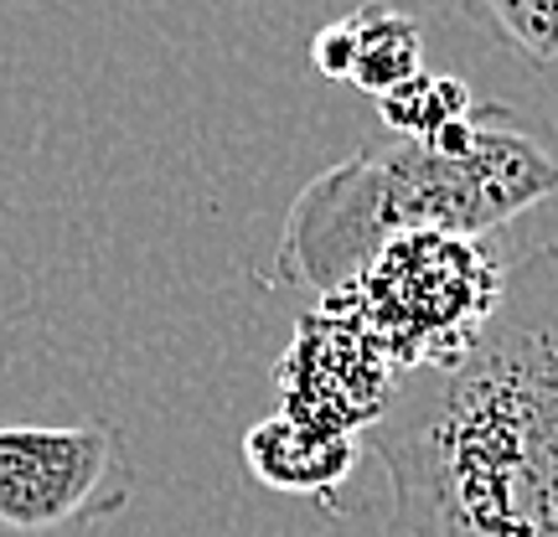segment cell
<instances>
[{"label": "cell", "mask_w": 558, "mask_h": 537, "mask_svg": "<svg viewBox=\"0 0 558 537\" xmlns=\"http://www.w3.org/2000/svg\"><path fill=\"white\" fill-rule=\"evenodd\" d=\"M275 373L279 414L362 439L378 429L403 388V378L373 346V337L326 305L295 320V337H290Z\"/></svg>", "instance_id": "5"}, {"label": "cell", "mask_w": 558, "mask_h": 537, "mask_svg": "<svg viewBox=\"0 0 558 537\" xmlns=\"http://www.w3.org/2000/svg\"><path fill=\"white\" fill-rule=\"evenodd\" d=\"M341 26H347V41H352L347 88L367 94L373 103L424 73V32H418V21L409 11L388 5V0H362L357 11L341 16Z\"/></svg>", "instance_id": "7"}, {"label": "cell", "mask_w": 558, "mask_h": 537, "mask_svg": "<svg viewBox=\"0 0 558 537\" xmlns=\"http://www.w3.org/2000/svg\"><path fill=\"white\" fill-rule=\"evenodd\" d=\"M362 444H367L362 435L320 429V424H305V418L275 408L243 435V465L279 497H311L320 507H337L341 486L362 465Z\"/></svg>", "instance_id": "6"}, {"label": "cell", "mask_w": 558, "mask_h": 537, "mask_svg": "<svg viewBox=\"0 0 558 537\" xmlns=\"http://www.w3.org/2000/svg\"><path fill=\"white\" fill-rule=\"evenodd\" d=\"M409 537H558V243L507 264L497 316L373 429Z\"/></svg>", "instance_id": "1"}, {"label": "cell", "mask_w": 558, "mask_h": 537, "mask_svg": "<svg viewBox=\"0 0 558 537\" xmlns=\"http://www.w3.org/2000/svg\"><path fill=\"white\" fill-rule=\"evenodd\" d=\"M554 192V124L512 103H476V130L460 150L388 135L305 181L290 202L269 279L326 300L383 243L409 233L486 239Z\"/></svg>", "instance_id": "2"}, {"label": "cell", "mask_w": 558, "mask_h": 537, "mask_svg": "<svg viewBox=\"0 0 558 537\" xmlns=\"http://www.w3.org/2000/svg\"><path fill=\"white\" fill-rule=\"evenodd\" d=\"M378 114L388 124V135L399 139H439L445 130H456L476 114V94L471 83L456 73H418L403 88L383 94Z\"/></svg>", "instance_id": "8"}, {"label": "cell", "mask_w": 558, "mask_h": 537, "mask_svg": "<svg viewBox=\"0 0 558 537\" xmlns=\"http://www.w3.org/2000/svg\"><path fill=\"white\" fill-rule=\"evenodd\" d=\"M486 37L533 68H558V0H456Z\"/></svg>", "instance_id": "9"}, {"label": "cell", "mask_w": 558, "mask_h": 537, "mask_svg": "<svg viewBox=\"0 0 558 537\" xmlns=\"http://www.w3.org/2000/svg\"><path fill=\"white\" fill-rule=\"evenodd\" d=\"M135 497V465L114 424H5L0 537H83Z\"/></svg>", "instance_id": "4"}, {"label": "cell", "mask_w": 558, "mask_h": 537, "mask_svg": "<svg viewBox=\"0 0 558 537\" xmlns=\"http://www.w3.org/2000/svg\"><path fill=\"white\" fill-rule=\"evenodd\" d=\"M501 284L507 264L486 248V239L409 233L383 243L357 274L316 305L367 331L393 373L414 378L456 367L476 346L486 320L497 316Z\"/></svg>", "instance_id": "3"}]
</instances>
